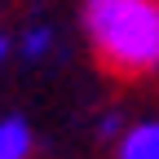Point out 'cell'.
<instances>
[{"label": "cell", "instance_id": "cell-4", "mask_svg": "<svg viewBox=\"0 0 159 159\" xmlns=\"http://www.w3.org/2000/svg\"><path fill=\"white\" fill-rule=\"evenodd\" d=\"M49 44H53V31H49V27H31V31L22 35V53H27V57H44Z\"/></svg>", "mask_w": 159, "mask_h": 159}, {"label": "cell", "instance_id": "cell-6", "mask_svg": "<svg viewBox=\"0 0 159 159\" xmlns=\"http://www.w3.org/2000/svg\"><path fill=\"white\" fill-rule=\"evenodd\" d=\"M5 57H9V40L0 35V62H5Z\"/></svg>", "mask_w": 159, "mask_h": 159}, {"label": "cell", "instance_id": "cell-5", "mask_svg": "<svg viewBox=\"0 0 159 159\" xmlns=\"http://www.w3.org/2000/svg\"><path fill=\"white\" fill-rule=\"evenodd\" d=\"M115 133H119V124H115L111 115H106V119H102V137H115Z\"/></svg>", "mask_w": 159, "mask_h": 159}, {"label": "cell", "instance_id": "cell-1", "mask_svg": "<svg viewBox=\"0 0 159 159\" xmlns=\"http://www.w3.org/2000/svg\"><path fill=\"white\" fill-rule=\"evenodd\" d=\"M84 31L111 75L142 80L159 71V0H84Z\"/></svg>", "mask_w": 159, "mask_h": 159}, {"label": "cell", "instance_id": "cell-3", "mask_svg": "<svg viewBox=\"0 0 159 159\" xmlns=\"http://www.w3.org/2000/svg\"><path fill=\"white\" fill-rule=\"evenodd\" d=\"M35 146V137H31V124L22 115H5L0 119V159H27Z\"/></svg>", "mask_w": 159, "mask_h": 159}, {"label": "cell", "instance_id": "cell-2", "mask_svg": "<svg viewBox=\"0 0 159 159\" xmlns=\"http://www.w3.org/2000/svg\"><path fill=\"white\" fill-rule=\"evenodd\" d=\"M119 159H159V119H146L119 137Z\"/></svg>", "mask_w": 159, "mask_h": 159}]
</instances>
